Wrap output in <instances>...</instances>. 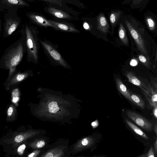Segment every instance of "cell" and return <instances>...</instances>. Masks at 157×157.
Listing matches in <instances>:
<instances>
[{"mask_svg":"<svg viewBox=\"0 0 157 157\" xmlns=\"http://www.w3.org/2000/svg\"><path fill=\"white\" fill-rule=\"evenodd\" d=\"M118 29L119 36L122 42L125 45H128V40L127 36L125 27L121 21L119 23Z\"/></svg>","mask_w":157,"mask_h":157,"instance_id":"22","label":"cell"},{"mask_svg":"<svg viewBox=\"0 0 157 157\" xmlns=\"http://www.w3.org/2000/svg\"><path fill=\"white\" fill-rule=\"evenodd\" d=\"M125 75L129 82L135 85L138 86L142 89L145 92L147 93H148L149 89L145 85H143L141 81L132 73L130 72H128L126 73Z\"/></svg>","mask_w":157,"mask_h":157,"instance_id":"16","label":"cell"},{"mask_svg":"<svg viewBox=\"0 0 157 157\" xmlns=\"http://www.w3.org/2000/svg\"><path fill=\"white\" fill-rule=\"evenodd\" d=\"M45 157H53V155H52V154L51 152L48 153L45 156Z\"/></svg>","mask_w":157,"mask_h":157,"instance_id":"33","label":"cell"},{"mask_svg":"<svg viewBox=\"0 0 157 157\" xmlns=\"http://www.w3.org/2000/svg\"><path fill=\"white\" fill-rule=\"evenodd\" d=\"M26 146L25 144H23L21 145L17 148V152L18 154L20 155H22L24 153L25 149Z\"/></svg>","mask_w":157,"mask_h":157,"instance_id":"26","label":"cell"},{"mask_svg":"<svg viewBox=\"0 0 157 157\" xmlns=\"http://www.w3.org/2000/svg\"><path fill=\"white\" fill-rule=\"evenodd\" d=\"M32 135V133L30 131H27L20 133L16 136L13 140V143L16 145H18L23 143Z\"/></svg>","mask_w":157,"mask_h":157,"instance_id":"21","label":"cell"},{"mask_svg":"<svg viewBox=\"0 0 157 157\" xmlns=\"http://www.w3.org/2000/svg\"><path fill=\"white\" fill-rule=\"evenodd\" d=\"M116 83L117 89L127 99L132 102L130 91L128 90L121 80L118 78H116Z\"/></svg>","mask_w":157,"mask_h":157,"instance_id":"17","label":"cell"},{"mask_svg":"<svg viewBox=\"0 0 157 157\" xmlns=\"http://www.w3.org/2000/svg\"><path fill=\"white\" fill-rule=\"evenodd\" d=\"M52 25V28L55 30L63 32L79 33L80 32L75 25L68 21L60 19H49Z\"/></svg>","mask_w":157,"mask_h":157,"instance_id":"7","label":"cell"},{"mask_svg":"<svg viewBox=\"0 0 157 157\" xmlns=\"http://www.w3.org/2000/svg\"><path fill=\"white\" fill-rule=\"evenodd\" d=\"M149 92L147 93L144 92L147 100L150 107L152 108L157 106V92L152 89H149Z\"/></svg>","mask_w":157,"mask_h":157,"instance_id":"20","label":"cell"},{"mask_svg":"<svg viewBox=\"0 0 157 157\" xmlns=\"http://www.w3.org/2000/svg\"><path fill=\"white\" fill-rule=\"evenodd\" d=\"M152 109L153 115L156 120L157 118V106L154 107Z\"/></svg>","mask_w":157,"mask_h":157,"instance_id":"29","label":"cell"},{"mask_svg":"<svg viewBox=\"0 0 157 157\" xmlns=\"http://www.w3.org/2000/svg\"><path fill=\"white\" fill-rule=\"evenodd\" d=\"M139 59L141 62L147 67L148 65V62L144 56L142 55H140L139 56Z\"/></svg>","mask_w":157,"mask_h":157,"instance_id":"27","label":"cell"},{"mask_svg":"<svg viewBox=\"0 0 157 157\" xmlns=\"http://www.w3.org/2000/svg\"><path fill=\"white\" fill-rule=\"evenodd\" d=\"M49 5L61 9L67 7L66 4L74 5L81 8H86L85 5L79 0H39Z\"/></svg>","mask_w":157,"mask_h":157,"instance_id":"10","label":"cell"},{"mask_svg":"<svg viewBox=\"0 0 157 157\" xmlns=\"http://www.w3.org/2000/svg\"><path fill=\"white\" fill-rule=\"evenodd\" d=\"M1 29H0V33H1Z\"/></svg>","mask_w":157,"mask_h":157,"instance_id":"35","label":"cell"},{"mask_svg":"<svg viewBox=\"0 0 157 157\" xmlns=\"http://www.w3.org/2000/svg\"><path fill=\"white\" fill-rule=\"evenodd\" d=\"M132 102L139 108L144 109L145 107L144 101L141 97L138 94L133 93L130 91Z\"/></svg>","mask_w":157,"mask_h":157,"instance_id":"23","label":"cell"},{"mask_svg":"<svg viewBox=\"0 0 157 157\" xmlns=\"http://www.w3.org/2000/svg\"><path fill=\"white\" fill-rule=\"evenodd\" d=\"M27 16L33 24L42 28H52V25L43 15L35 12H29Z\"/></svg>","mask_w":157,"mask_h":157,"instance_id":"9","label":"cell"},{"mask_svg":"<svg viewBox=\"0 0 157 157\" xmlns=\"http://www.w3.org/2000/svg\"><path fill=\"white\" fill-rule=\"evenodd\" d=\"M157 139L155 140V141L154 143V149L156 155L157 154Z\"/></svg>","mask_w":157,"mask_h":157,"instance_id":"30","label":"cell"},{"mask_svg":"<svg viewBox=\"0 0 157 157\" xmlns=\"http://www.w3.org/2000/svg\"><path fill=\"white\" fill-rule=\"evenodd\" d=\"M91 125L95 127L96 125H98V123H96V121H94L92 123Z\"/></svg>","mask_w":157,"mask_h":157,"instance_id":"34","label":"cell"},{"mask_svg":"<svg viewBox=\"0 0 157 157\" xmlns=\"http://www.w3.org/2000/svg\"><path fill=\"white\" fill-rule=\"evenodd\" d=\"M154 131L156 135H157V123H156L154 126Z\"/></svg>","mask_w":157,"mask_h":157,"instance_id":"32","label":"cell"},{"mask_svg":"<svg viewBox=\"0 0 157 157\" xmlns=\"http://www.w3.org/2000/svg\"><path fill=\"white\" fill-rule=\"evenodd\" d=\"M45 12L58 19L69 21H73L79 19L78 14L71 12L72 10L59 8L49 5L44 8Z\"/></svg>","mask_w":157,"mask_h":157,"instance_id":"5","label":"cell"},{"mask_svg":"<svg viewBox=\"0 0 157 157\" xmlns=\"http://www.w3.org/2000/svg\"><path fill=\"white\" fill-rule=\"evenodd\" d=\"M21 32L22 36L25 40L27 62L37 64L40 48L38 28L26 25L25 28L21 31Z\"/></svg>","mask_w":157,"mask_h":157,"instance_id":"2","label":"cell"},{"mask_svg":"<svg viewBox=\"0 0 157 157\" xmlns=\"http://www.w3.org/2000/svg\"><path fill=\"white\" fill-rule=\"evenodd\" d=\"M19 23V21L15 18H7L4 25L3 37L6 38L10 36L16 29Z\"/></svg>","mask_w":157,"mask_h":157,"instance_id":"11","label":"cell"},{"mask_svg":"<svg viewBox=\"0 0 157 157\" xmlns=\"http://www.w3.org/2000/svg\"><path fill=\"white\" fill-rule=\"evenodd\" d=\"M144 21L149 29L151 31H155L156 29L157 16L151 11L148 10L144 14Z\"/></svg>","mask_w":157,"mask_h":157,"instance_id":"14","label":"cell"},{"mask_svg":"<svg viewBox=\"0 0 157 157\" xmlns=\"http://www.w3.org/2000/svg\"><path fill=\"white\" fill-rule=\"evenodd\" d=\"M44 145V142L43 141H40L37 143L36 146L37 147L40 148L43 147Z\"/></svg>","mask_w":157,"mask_h":157,"instance_id":"28","label":"cell"},{"mask_svg":"<svg viewBox=\"0 0 157 157\" xmlns=\"http://www.w3.org/2000/svg\"><path fill=\"white\" fill-rule=\"evenodd\" d=\"M125 121L126 124L129 128L136 134L144 139L147 140L149 139V137L145 133L138 127L131 122L128 119H125Z\"/></svg>","mask_w":157,"mask_h":157,"instance_id":"19","label":"cell"},{"mask_svg":"<svg viewBox=\"0 0 157 157\" xmlns=\"http://www.w3.org/2000/svg\"><path fill=\"white\" fill-rule=\"evenodd\" d=\"M124 12L120 9L111 10L109 14V20L112 31L121 21Z\"/></svg>","mask_w":157,"mask_h":157,"instance_id":"13","label":"cell"},{"mask_svg":"<svg viewBox=\"0 0 157 157\" xmlns=\"http://www.w3.org/2000/svg\"><path fill=\"white\" fill-rule=\"evenodd\" d=\"M126 114L129 119L143 129L148 132L153 130V123L141 115L128 110L126 111Z\"/></svg>","mask_w":157,"mask_h":157,"instance_id":"6","label":"cell"},{"mask_svg":"<svg viewBox=\"0 0 157 157\" xmlns=\"http://www.w3.org/2000/svg\"><path fill=\"white\" fill-rule=\"evenodd\" d=\"M1 2L5 5L8 6H17L20 7H29V5L27 3L25 0H0ZM33 2V0H27Z\"/></svg>","mask_w":157,"mask_h":157,"instance_id":"18","label":"cell"},{"mask_svg":"<svg viewBox=\"0 0 157 157\" xmlns=\"http://www.w3.org/2000/svg\"><path fill=\"white\" fill-rule=\"evenodd\" d=\"M39 42L44 53L52 65L60 66L66 69H71V66L59 51L58 47L57 44H55L44 39H40Z\"/></svg>","mask_w":157,"mask_h":157,"instance_id":"4","label":"cell"},{"mask_svg":"<svg viewBox=\"0 0 157 157\" xmlns=\"http://www.w3.org/2000/svg\"><path fill=\"white\" fill-rule=\"evenodd\" d=\"M33 75V71L31 70H27L22 72L20 71L16 72L8 81L5 83V88L7 90H10Z\"/></svg>","mask_w":157,"mask_h":157,"instance_id":"8","label":"cell"},{"mask_svg":"<svg viewBox=\"0 0 157 157\" xmlns=\"http://www.w3.org/2000/svg\"><path fill=\"white\" fill-rule=\"evenodd\" d=\"M150 0H124L122 5H129L131 9H137L139 11L143 10Z\"/></svg>","mask_w":157,"mask_h":157,"instance_id":"15","label":"cell"},{"mask_svg":"<svg viewBox=\"0 0 157 157\" xmlns=\"http://www.w3.org/2000/svg\"><path fill=\"white\" fill-rule=\"evenodd\" d=\"M26 48L24 38L22 36L5 50L0 60V69L8 70L7 83L16 72V67L22 61Z\"/></svg>","mask_w":157,"mask_h":157,"instance_id":"1","label":"cell"},{"mask_svg":"<svg viewBox=\"0 0 157 157\" xmlns=\"http://www.w3.org/2000/svg\"><path fill=\"white\" fill-rule=\"evenodd\" d=\"M121 22L135 41L139 50L146 53V47L142 36L144 28L141 22L131 14L124 15Z\"/></svg>","mask_w":157,"mask_h":157,"instance_id":"3","label":"cell"},{"mask_svg":"<svg viewBox=\"0 0 157 157\" xmlns=\"http://www.w3.org/2000/svg\"><path fill=\"white\" fill-rule=\"evenodd\" d=\"M130 64L132 66H136L137 64V62L135 60L132 59L130 62Z\"/></svg>","mask_w":157,"mask_h":157,"instance_id":"31","label":"cell"},{"mask_svg":"<svg viewBox=\"0 0 157 157\" xmlns=\"http://www.w3.org/2000/svg\"><path fill=\"white\" fill-rule=\"evenodd\" d=\"M17 113V109L13 104H11L7 110L8 120H12L15 119Z\"/></svg>","mask_w":157,"mask_h":157,"instance_id":"24","label":"cell"},{"mask_svg":"<svg viewBox=\"0 0 157 157\" xmlns=\"http://www.w3.org/2000/svg\"><path fill=\"white\" fill-rule=\"evenodd\" d=\"M96 29L101 33L106 34L109 31V25L104 13L101 12L96 16Z\"/></svg>","mask_w":157,"mask_h":157,"instance_id":"12","label":"cell"},{"mask_svg":"<svg viewBox=\"0 0 157 157\" xmlns=\"http://www.w3.org/2000/svg\"><path fill=\"white\" fill-rule=\"evenodd\" d=\"M139 156L141 157H154L155 156V152L153 147L152 146H151L149 151L147 153L140 155Z\"/></svg>","mask_w":157,"mask_h":157,"instance_id":"25","label":"cell"}]
</instances>
